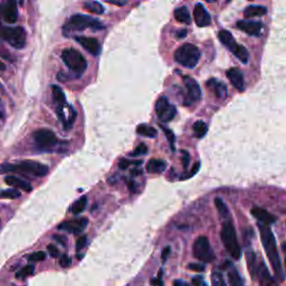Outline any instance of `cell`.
I'll return each mask as SVG.
<instances>
[{
	"label": "cell",
	"mask_w": 286,
	"mask_h": 286,
	"mask_svg": "<svg viewBox=\"0 0 286 286\" xmlns=\"http://www.w3.org/2000/svg\"><path fill=\"white\" fill-rule=\"evenodd\" d=\"M69 111H71V113H69V117H68V120H67L66 126H65V129H66V130L72 128L73 124H74V122H75V118H76V112H75V110L73 109V108H69Z\"/></svg>",
	"instance_id": "cell-40"
},
{
	"label": "cell",
	"mask_w": 286,
	"mask_h": 286,
	"mask_svg": "<svg viewBox=\"0 0 286 286\" xmlns=\"http://www.w3.org/2000/svg\"><path fill=\"white\" fill-rule=\"evenodd\" d=\"M151 285L152 286H162L163 282H162V271L159 272V276L156 277V279L151 280Z\"/></svg>",
	"instance_id": "cell-45"
},
{
	"label": "cell",
	"mask_w": 286,
	"mask_h": 286,
	"mask_svg": "<svg viewBox=\"0 0 286 286\" xmlns=\"http://www.w3.org/2000/svg\"><path fill=\"white\" fill-rule=\"evenodd\" d=\"M215 206L216 208H217L219 215L222 216L224 219H227L228 216H229V210H228V207L226 206V203H225L220 198H216Z\"/></svg>",
	"instance_id": "cell-33"
},
{
	"label": "cell",
	"mask_w": 286,
	"mask_h": 286,
	"mask_svg": "<svg viewBox=\"0 0 286 286\" xmlns=\"http://www.w3.org/2000/svg\"><path fill=\"white\" fill-rule=\"evenodd\" d=\"M34 269L35 268H34V266H32V265H27V266L22 268L17 274H16V277H17V279H26L27 276L32 275Z\"/></svg>",
	"instance_id": "cell-35"
},
{
	"label": "cell",
	"mask_w": 286,
	"mask_h": 286,
	"mask_svg": "<svg viewBox=\"0 0 286 286\" xmlns=\"http://www.w3.org/2000/svg\"><path fill=\"white\" fill-rule=\"evenodd\" d=\"M161 129L163 130V132H165L166 134V137H167V140H168L169 142V144H170V148L172 151L175 150V145H174V142H175V137H174V134L172 131H171L170 129L168 128H166V126H161Z\"/></svg>",
	"instance_id": "cell-36"
},
{
	"label": "cell",
	"mask_w": 286,
	"mask_h": 286,
	"mask_svg": "<svg viewBox=\"0 0 286 286\" xmlns=\"http://www.w3.org/2000/svg\"><path fill=\"white\" fill-rule=\"evenodd\" d=\"M208 2H212V1H216V0H207Z\"/></svg>",
	"instance_id": "cell-55"
},
{
	"label": "cell",
	"mask_w": 286,
	"mask_h": 286,
	"mask_svg": "<svg viewBox=\"0 0 286 286\" xmlns=\"http://www.w3.org/2000/svg\"><path fill=\"white\" fill-rule=\"evenodd\" d=\"M52 92H53V99H54L56 103H58L59 105H64L65 103H66V100H65V94L58 86H56V85L52 86Z\"/></svg>",
	"instance_id": "cell-32"
},
{
	"label": "cell",
	"mask_w": 286,
	"mask_h": 286,
	"mask_svg": "<svg viewBox=\"0 0 286 286\" xmlns=\"http://www.w3.org/2000/svg\"><path fill=\"white\" fill-rule=\"evenodd\" d=\"M207 86L209 87L212 92L215 93V95L219 97V99H225L227 95V87L226 85L218 80L211 79L207 82Z\"/></svg>",
	"instance_id": "cell-21"
},
{
	"label": "cell",
	"mask_w": 286,
	"mask_h": 286,
	"mask_svg": "<svg viewBox=\"0 0 286 286\" xmlns=\"http://www.w3.org/2000/svg\"><path fill=\"white\" fill-rule=\"evenodd\" d=\"M193 285L194 286H207L205 283V280L201 276H196L193 279Z\"/></svg>",
	"instance_id": "cell-46"
},
{
	"label": "cell",
	"mask_w": 286,
	"mask_h": 286,
	"mask_svg": "<svg viewBox=\"0 0 286 286\" xmlns=\"http://www.w3.org/2000/svg\"><path fill=\"white\" fill-rule=\"evenodd\" d=\"M20 197V193L17 189H7L3 190L1 194V198H7V199H16Z\"/></svg>",
	"instance_id": "cell-37"
},
{
	"label": "cell",
	"mask_w": 286,
	"mask_h": 286,
	"mask_svg": "<svg viewBox=\"0 0 286 286\" xmlns=\"http://www.w3.org/2000/svg\"><path fill=\"white\" fill-rule=\"evenodd\" d=\"M261 25L258 22H252V20H239L237 23V28L251 36H259L261 32Z\"/></svg>",
	"instance_id": "cell-16"
},
{
	"label": "cell",
	"mask_w": 286,
	"mask_h": 286,
	"mask_svg": "<svg viewBox=\"0 0 286 286\" xmlns=\"http://www.w3.org/2000/svg\"><path fill=\"white\" fill-rule=\"evenodd\" d=\"M228 281H229V286H244L243 279L234 267H231L228 272Z\"/></svg>",
	"instance_id": "cell-28"
},
{
	"label": "cell",
	"mask_w": 286,
	"mask_h": 286,
	"mask_svg": "<svg viewBox=\"0 0 286 286\" xmlns=\"http://www.w3.org/2000/svg\"><path fill=\"white\" fill-rule=\"evenodd\" d=\"M183 83H185L186 91H187V97H186V105L193 104L194 102H197L201 97V89L193 77L185 76L183 77Z\"/></svg>",
	"instance_id": "cell-11"
},
{
	"label": "cell",
	"mask_w": 286,
	"mask_h": 286,
	"mask_svg": "<svg viewBox=\"0 0 286 286\" xmlns=\"http://www.w3.org/2000/svg\"><path fill=\"white\" fill-rule=\"evenodd\" d=\"M285 267H286V256H285Z\"/></svg>",
	"instance_id": "cell-56"
},
{
	"label": "cell",
	"mask_w": 286,
	"mask_h": 286,
	"mask_svg": "<svg viewBox=\"0 0 286 286\" xmlns=\"http://www.w3.org/2000/svg\"><path fill=\"white\" fill-rule=\"evenodd\" d=\"M62 59L65 65L77 75H82L87 67L85 57L75 48H67L62 53Z\"/></svg>",
	"instance_id": "cell-6"
},
{
	"label": "cell",
	"mask_w": 286,
	"mask_h": 286,
	"mask_svg": "<svg viewBox=\"0 0 286 286\" xmlns=\"http://www.w3.org/2000/svg\"><path fill=\"white\" fill-rule=\"evenodd\" d=\"M48 252H50V254L52 257H54V258H56V257H58L59 256V251H58V248H57L56 246H54V245H48Z\"/></svg>",
	"instance_id": "cell-44"
},
{
	"label": "cell",
	"mask_w": 286,
	"mask_h": 286,
	"mask_svg": "<svg viewBox=\"0 0 286 286\" xmlns=\"http://www.w3.org/2000/svg\"><path fill=\"white\" fill-rule=\"evenodd\" d=\"M256 280L259 281V286H275L273 276L271 275V273H269L267 266L263 260H260L258 263Z\"/></svg>",
	"instance_id": "cell-17"
},
{
	"label": "cell",
	"mask_w": 286,
	"mask_h": 286,
	"mask_svg": "<svg viewBox=\"0 0 286 286\" xmlns=\"http://www.w3.org/2000/svg\"><path fill=\"white\" fill-rule=\"evenodd\" d=\"M174 18L177 19V22L181 24H190L191 18L189 10L187 9V7H179L174 10Z\"/></svg>",
	"instance_id": "cell-26"
},
{
	"label": "cell",
	"mask_w": 286,
	"mask_h": 286,
	"mask_svg": "<svg viewBox=\"0 0 286 286\" xmlns=\"http://www.w3.org/2000/svg\"><path fill=\"white\" fill-rule=\"evenodd\" d=\"M169 253H170V247L165 248V251H163V253H162V259H163V261H165L167 259V257H168Z\"/></svg>",
	"instance_id": "cell-51"
},
{
	"label": "cell",
	"mask_w": 286,
	"mask_h": 286,
	"mask_svg": "<svg viewBox=\"0 0 286 286\" xmlns=\"http://www.w3.org/2000/svg\"><path fill=\"white\" fill-rule=\"evenodd\" d=\"M195 137H197L198 139H201L206 136L208 128L207 124L203 121H197L193 126Z\"/></svg>",
	"instance_id": "cell-31"
},
{
	"label": "cell",
	"mask_w": 286,
	"mask_h": 286,
	"mask_svg": "<svg viewBox=\"0 0 286 286\" xmlns=\"http://www.w3.org/2000/svg\"><path fill=\"white\" fill-rule=\"evenodd\" d=\"M59 264L62 267H67L68 265L71 264V258H69L67 255H63L59 259Z\"/></svg>",
	"instance_id": "cell-47"
},
{
	"label": "cell",
	"mask_w": 286,
	"mask_h": 286,
	"mask_svg": "<svg viewBox=\"0 0 286 286\" xmlns=\"http://www.w3.org/2000/svg\"><path fill=\"white\" fill-rule=\"evenodd\" d=\"M2 39L11 45L14 48L22 50L26 44V31L23 27H2L1 29Z\"/></svg>",
	"instance_id": "cell-8"
},
{
	"label": "cell",
	"mask_w": 286,
	"mask_h": 286,
	"mask_svg": "<svg viewBox=\"0 0 286 286\" xmlns=\"http://www.w3.org/2000/svg\"><path fill=\"white\" fill-rule=\"evenodd\" d=\"M84 8L86 10H88L89 13L95 14V15H102L104 13V8L101 5L100 2L94 1V0H87V1L84 2Z\"/></svg>",
	"instance_id": "cell-27"
},
{
	"label": "cell",
	"mask_w": 286,
	"mask_h": 286,
	"mask_svg": "<svg viewBox=\"0 0 286 286\" xmlns=\"http://www.w3.org/2000/svg\"><path fill=\"white\" fill-rule=\"evenodd\" d=\"M86 203H87V198L83 196V197H81L79 200H76V201L73 203L72 207H71V212L73 214H81V212H83L85 207H86Z\"/></svg>",
	"instance_id": "cell-30"
},
{
	"label": "cell",
	"mask_w": 286,
	"mask_h": 286,
	"mask_svg": "<svg viewBox=\"0 0 286 286\" xmlns=\"http://www.w3.org/2000/svg\"><path fill=\"white\" fill-rule=\"evenodd\" d=\"M137 132L143 137L148 138H156L157 137V130L152 128V126L146 125V124H140L137 128Z\"/></svg>",
	"instance_id": "cell-29"
},
{
	"label": "cell",
	"mask_w": 286,
	"mask_h": 286,
	"mask_svg": "<svg viewBox=\"0 0 286 286\" xmlns=\"http://www.w3.org/2000/svg\"><path fill=\"white\" fill-rule=\"evenodd\" d=\"M156 113L160 121L170 122L177 115V109H175L174 105L170 104L167 97L161 96L159 97L156 103Z\"/></svg>",
	"instance_id": "cell-9"
},
{
	"label": "cell",
	"mask_w": 286,
	"mask_h": 286,
	"mask_svg": "<svg viewBox=\"0 0 286 286\" xmlns=\"http://www.w3.org/2000/svg\"><path fill=\"white\" fill-rule=\"evenodd\" d=\"M53 238L56 239V240H58L59 243H62V244H66V238H64L63 236H53Z\"/></svg>",
	"instance_id": "cell-52"
},
{
	"label": "cell",
	"mask_w": 286,
	"mask_h": 286,
	"mask_svg": "<svg viewBox=\"0 0 286 286\" xmlns=\"http://www.w3.org/2000/svg\"><path fill=\"white\" fill-rule=\"evenodd\" d=\"M246 260H247V266L249 274H251L252 279L256 280L257 276V268H258V263H257V257L255 255V253L252 251V249H248L246 252Z\"/></svg>",
	"instance_id": "cell-22"
},
{
	"label": "cell",
	"mask_w": 286,
	"mask_h": 286,
	"mask_svg": "<svg viewBox=\"0 0 286 286\" xmlns=\"http://www.w3.org/2000/svg\"><path fill=\"white\" fill-rule=\"evenodd\" d=\"M1 171L2 172H19L23 174L43 177V175L48 172V168L47 166L37 161L25 160L17 163V165H7V163H3L1 166Z\"/></svg>",
	"instance_id": "cell-4"
},
{
	"label": "cell",
	"mask_w": 286,
	"mask_h": 286,
	"mask_svg": "<svg viewBox=\"0 0 286 286\" xmlns=\"http://www.w3.org/2000/svg\"><path fill=\"white\" fill-rule=\"evenodd\" d=\"M193 253L196 258L202 261V263H211L216 258L215 253L210 246L209 239L206 236H200L195 240Z\"/></svg>",
	"instance_id": "cell-7"
},
{
	"label": "cell",
	"mask_w": 286,
	"mask_h": 286,
	"mask_svg": "<svg viewBox=\"0 0 286 286\" xmlns=\"http://www.w3.org/2000/svg\"><path fill=\"white\" fill-rule=\"evenodd\" d=\"M106 1L113 3V5H117V6H123L126 3V0H106Z\"/></svg>",
	"instance_id": "cell-49"
},
{
	"label": "cell",
	"mask_w": 286,
	"mask_h": 286,
	"mask_svg": "<svg viewBox=\"0 0 286 286\" xmlns=\"http://www.w3.org/2000/svg\"><path fill=\"white\" fill-rule=\"evenodd\" d=\"M267 13V9L263 6H249L244 11L245 18L260 17Z\"/></svg>",
	"instance_id": "cell-25"
},
{
	"label": "cell",
	"mask_w": 286,
	"mask_h": 286,
	"mask_svg": "<svg viewBox=\"0 0 286 286\" xmlns=\"http://www.w3.org/2000/svg\"><path fill=\"white\" fill-rule=\"evenodd\" d=\"M211 284L212 286H227L226 282L220 272H212L211 274Z\"/></svg>",
	"instance_id": "cell-34"
},
{
	"label": "cell",
	"mask_w": 286,
	"mask_h": 286,
	"mask_svg": "<svg viewBox=\"0 0 286 286\" xmlns=\"http://www.w3.org/2000/svg\"><path fill=\"white\" fill-rule=\"evenodd\" d=\"M257 226H258L261 244H263V247L265 249V253H266L269 263L272 265L273 272L275 274L277 280L280 282H283L285 280V273L283 266H282L279 251H277L275 236H274L271 227L268 225L258 223Z\"/></svg>",
	"instance_id": "cell-1"
},
{
	"label": "cell",
	"mask_w": 286,
	"mask_h": 286,
	"mask_svg": "<svg viewBox=\"0 0 286 286\" xmlns=\"http://www.w3.org/2000/svg\"><path fill=\"white\" fill-rule=\"evenodd\" d=\"M194 18L198 27H206L210 25L211 18L208 11L205 9L201 3H197L194 9Z\"/></svg>",
	"instance_id": "cell-14"
},
{
	"label": "cell",
	"mask_w": 286,
	"mask_h": 286,
	"mask_svg": "<svg viewBox=\"0 0 286 286\" xmlns=\"http://www.w3.org/2000/svg\"><path fill=\"white\" fill-rule=\"evenodd\" d=\"M166 168V162L159 160V159H152V160L146 163V171L150 173H162Z\"/></svg>",
	"instance_id": "cell-24"
},
{
	"label": "cell",
	"mask_w": 286,
	"mask_h": 286,
	"mask_svg": "<svg viewBox=\"0 0 286 286\" xmlns=\"http://www.w3.org/2000/svg\"><path fill=\"white\" fill-rule=\"evenodd\" d=\"M187 34V31L186 30H181L180 32H178V37H180V38H183L186 36Z\"/></svg>",
	"instance_id": "cell-53"
},
{
	"label": "cell",
	"mask_w": 286,
	"mask_h": 286,
	"mask_svg": "<svg viewBox=\"0 0 286 286\" xmlns=\"http://www.w3.org/2000/svg\"><path fill=\"white\" fill-rule=\"evenodd\" d=\"M146 152H148V148H146V145L144 144V143H141V144H139L136 150L133 151L132 153L130 154L131 157H138V156H142V154H145Z\"/></svg>",
	"instance_id": "cell-38"
},
{
	"label": "cell",
	"mask_w": 286,
	"mask_h": 286,
	"mask_svg": "<svg viewBox=\"0 0 286 286\" xmlns=\"http://www.w3.org/2000/svg\"><path fill=\"white\" fill-rule=\"evenodd\" d=\"M218 38L220 42H222V44L225 45V46H226L228 50L232 53V54H234L235 51L239 46V44L236 43L235 38L232 37V35L228 30H225V29L220 30L218 32Z\"/></svg>",
	"instance_id": "cell-20"
},
{
	"label": "cell",
	"mask_w": 286,
	"mask_h": 286,
	"mask_svg": "<svg viewBox=\"0 0 286 286\" xmlns=\"http://www.w3.org/2000/svg\"><path fill=\"white\" fill-rule=\"evenodd\" d=\"M2 15L5 22L8 24L16 23L18 17L17 0H5L2 5Z\"/></svg>",
	"instance_id": "cell-13"
},
{
	"label": "cell",
	"mask_w": 286,
	"mask_h": 286,
	"mask_svg": "<svg viewBox=\"0 0 286 286\" xmlns=\"http://www.w3.org/2000/svg\"><path fill=\"white\" fill-rule=\"evenodd\" d=\"M142 163V161H129V160H125V159H122V160L118 162V167H120L121 169H126L130 165H137V166H140Z\"/></svg>",
	"instance_id": "cell-41"
},
{
	"label": "cell",
	"mask_w": 286,
	"mask_h": 286,
	"mask_svg": "<svg viewBox=\"0 0 286 286\" xmlns=\"http://www.w3.org/2000/svg\"><path fill=\"white\" fill-rule=\"evenodd\" d=\"M87 28L93 30H100L103 29L104 26L102 25V23H100L99 20L89 17V16L74 15L63 26V34L68 37L73 32L83 31L87 29Z\"/></svg>",
	"instance_id": "cell-2"
},
{
	"label": "cell",
	"mask_w": 286,
	"mask_h": 286,
	"mask_svg": "<svg viewBox=\"0 0 286 286\" xmlns=\"http://www.w3.org/2000/svg\"><path fill=\"white\" fill-rule=\"evenodd\" d=\"M88 224L87 218H76L75 220H72V222H64L63 224H60L58 226V229L65 230L71 232V234L79 235L83 231L85 228H86Z\"/></svg>",
	"instance_id": "cell-12"
},
{
	"label": "cell",
	"mask_w": 286,
	"mask_h": 286,
	"mask_svg": "<svg viewBox=\"0 0 286 286\" xmlns=\"http://www.w3.org/2000/svg\"><path fill=\"white\" fill-rule=\"evenodd\" d=\"M86 243H87L86 236H81L80 238L77 239V242H76V249H77V251H81V249H83L85 246H86Z\"/></svg>",
	"instance_id": "cell-42"
},
{
	"label": "cell",
	"mask_w": 286,
	"mask_h": 286,
	"mask_svg": "<svg viewBox=\"0 0 286 286\" xmlns=\"http://www.w3.org/2000/svg\"><path fill=\"white\" fill-rule=\"evenodd\" d=\"M188 268H189L190 271H195V272H203V271H205V265L191 263V264H189V266H188Z\"/></svg>",
	"instance_id": "cell-43"
},
{
	"label": "cell",
	"mask_w": 286,
	"mask_h": 286,
	"mask_svg": "<svg viewBox=\"0 0 286 286\" xmlns=\"http://www.w3.org/2000/svg\"><path fill=\"white\" fill-rule=\"evenodd\" d=\"M34 141L42 149H50L57 144L56 134L48 129H40L34 133Z\"/></svg>",
	"instance_id": "cell-10"
},
{
	"label": "cell",
	"mask_w": 286,
	"mask_h": 286,
	"mask_svg": "<svg viewBox=\"0 0 286 286\" xmlns=\"http://www.w3.org/2000/svg\"><path fill=\"white\" fill-rule=\"evenodd\" d=\"M182 165H183V168L187 169V167L189 166V162H190V158H189V154H188L186 151H182Z\"/></svg>",
	"instance_id": "cell-48"
},
{
	"label": "cell",
	"mask_w": 286,
	"mask_h": 286,
	"mask_svg": "<svg viewBox=\"0 0 286 286\" xmlns=\"http://www.w3.org/2000/svg\"><path fill=\"white\" fill-rule=\"evenodd\" d=\"M76 42L82 45V47L84 50H86L89 54H92L94 56L99 55V53L101 51L100 43L97 42L96 38L93 37H84V36H77Z\"/></svg>",
	"instance_id": "cell-15"
},
{
	"label": "cell",
	"mask_w": 286,
	"mask_h": 286,
	"mask_svg": "<svg viewBox=\"0 0 286 286\" xmlns=\"http://www.w3.org/2000/svg\"><path fill=\"white\" fill-rule=\"evenodd\" d=\"M220 236H222L224 246L226 247L229 255L234 259H239L240 255H242V249H240L238 239H237L235 226L229 218H227L223 223Z\"/></svg>",
	"instance_id": "cell-3"
},
{
	"label": "cell",
	"mask_w": 286,
	"mask_h": 286,
	"mask_svg": "<svg viewBox=\"0 0 286 286\" xmlns=\"http://www.w3.org/2000/svg\"><path fill=\"white\" fill-rule=\"evenodd\" d=\"M131 173L138 175V173H141V170H132V171H131Z\"/></svg>",
	"instance_id": "cell-54"
},
{
	"label": "cell",
	"mask_w": 286,
	"mask_h": 286,
	"mask_svg": "<svg viewBox=\"0 0 286 286\" xmlns=\"http://www.w3.org/2000/svg\"><path fill=\"white\" fill-rule=\"evenodd\" d=\"M5 182L8 186H13V187L18 188V189H22L25 191L31 190V187L29 183H28L27 181L22 180V179H19L17 177H15V175H7V177L5 178Z\"/></svg>",
	"instance_id": "cell-23"
},
{
	"label": "cell",
	"mask_w": 286,
	"mask_h": 286,
	"mask_svg": "<svg viewBox=\"0 0 286 286\" xmlns=\"http://www.w3.org/2000/svg\"><path fill=\"white\" fill-rule=\"evenodd\" d=\"M200 52L193 44H183L174 53L175 62L188 68H194L198 64Z\"/></svg>",
	"instance_id": "cell-5"
},
{
	"label": "cell",
	"mask_w": 286,
	"mask_h": 286,
	"mask_svg": "<svg viewBox=\"0 0 286 286\" xmlns=\"http://www.w3.org/2000/svg\"><path fill=\"white\" fill-rule=\"evenodd\" d=\"M251 212H252V215L254 216V217L257 220H258V223H261L264 225H268V226H271L272 224H274L276 222L275 216H273L272 214H269V212L266 209H263V208L253 207Z\"/></svg>",
	"instance_id": "cell-19"
},
{
	"label": "cell",
	"mask_w": 286,
	"mask_h": 286,
	"mask_svg": "<svg viewBox=\"0 0 286 286\" xmlns=\"http://www.w3.org/2000/svg\"><path fill=\"white\" fill-rule=\"evenodd\" d=\"M45 257H46V255H45L44 252H36V253H32L31 255H29V257H28V260L29 261H42L45 259Z\"/></svg>",
	"instance_id": "cell-39"
},
{
	"label": "cell",
	"mask_w": 286,
	"mask_h": 286,
	"mask_svg": "<svg viewBox=\"0 0 286 286\" xmlns=\"http://www.w3.org/2000/svg\"><path fill=\"white\" fill-rule=\"evenodd\" d=\"M173 285L174 286H189V285H188V283H186V282H183L181 280H175Z\"/></svg>",
	"instance_id": "cell-50"
},
{
	"label": "cell",
	"mask_w": 286,
	"mask_h": 286,
	"mask_svg": "<svg viewBox=\"0 0 286 286\" xmlns=\"http://www.w3.org/2000/svg\"><path fill=\"white\" fill-rule=\"evenodd\" d=\"M226 75L228 77V80L230 81V83L232 84V86L236 89H238L239 92L244 91L245 89L244 76L238 68H229L227 71Z\"/></svg>",
	"instance_id": "cell-18"
}]
</instances>
